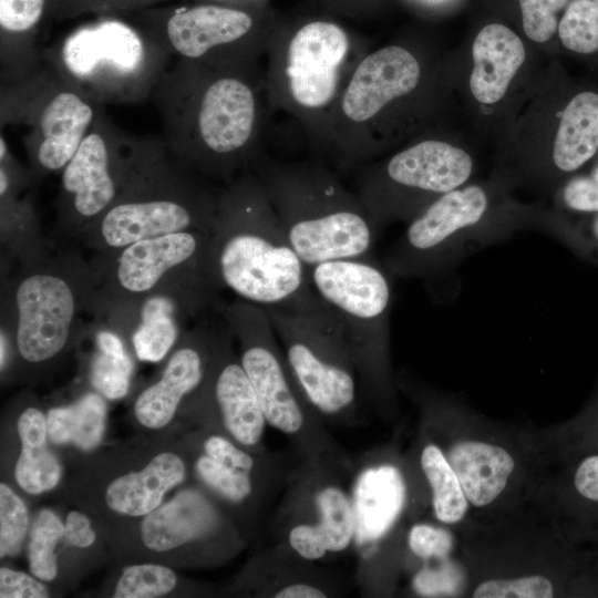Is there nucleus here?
Returning a JSON list of instances; mask_svg holds the SVG:
<instances>
[{
	"label": "nucleus",
	"instance_id": "1",
	"mask_svg": "<svg viewBox=\"0 0 598 598\" xmlns=\"http://www.w3.org/2000/svg\"><path fill=\"white\" fill-rule=\"evenodd\" d=\"M151 101L167 147L202 176L233 182L261 150L271 105L265 66L227 70L175 58Z\"/></svg>",
	"mask_w": 598,
	"mask_h": 598
},
{
	"label": "nucleus",
	"instance_id": "2",
	"mask_svg": "<svg viewBox=\"0 0 598 598\" xmlns=\"http://www.w3.org/2000/svg\"><path fill=\"white\" fill-rule=\"evenodd\" d=\"M207 267L214 279L264 309L329 306L313 289L259 179L244 171L218 194Z\"/></svg>",
	"mask_w": 598,
	"mask_h": 598
},
{
	"label": "nucleus",
	"instance_id": "3",
	"mask_svg": "<svg viewBox=\"0 0 598 598\" xmlns=\"http://www.w3.org/2000/svg\"><path fill=\"white\" fill-rule=\"evenodd\" d=\"M248 169L307 268L371 255L377 228L357 194L323 158L285 161L260 150Z\"/></svg>",
	"mask_w": 598,
	"mask_h": 598
},
{
	"label": "nucleus",
	"instance_id": "4",
	"mask_svg": "<svg viewBox=\"0 0 598 598\" xmlns=\"http://www.w3.org/2000/svg\"><path fill=\"white\" fill-rule=\"evenodd\" d=\"M368 51L362 39L327 19L274 25L270 32L265 56L269 103L296 120L321 158L331 113Z\"/></svg>",
	"mask_w": 598,
	"mask_h": 598
},
{
	"label": "nucleus",
	"instance_id": "5",
	"mask_svg": "<svg viewBox=\"0 0 598 598\" xmlns=\"http://www.w3.org/2000/svg\"><path fill=\"white\" fill-rule=\"evenodd\" d=\"M44 64L100 104H140L173 56L118 14L97 16L41 49Z\"/></svg>",
	"mask_w": 598,
	"mask_h": 598
},
{
	"label": "nucleus",
	"instance_id": "6",
	"mask_svg": "<svg viewBox=\"0 0 598 598\" xmlns=\"http://www.w3.org/2000/svg\"><path fill=\"white\" fill-rule=\"evenodd\" d=\"M422 79L423 66L411 49L388 44L368 51L331 113L323 159L352 171L379 155L392 109L415 94Z\"/></svg>",
	"mask_w": 598,
	"mask_h": 598
},
{
	"label": "nucleus",
	"instance_id": "7",
	"mask_svg": "<svg viewBox=\"0 0 598 598\" xmlns=\"http://www.w3.org/2000/svg\"><path fill=\"white\" fill-rule=\"evenodd\" d=\"M175 59L227 70L261 68L274 28L256 6L217 2L157 4L121 14Z\"/></svg>",
	"mask_w": 598,
	"mask_h": 598
},
{
	"label": "nucleus",
	"instance_id": "8",
	"mask_svg": "<svg viewBox=\"0 0 598 598\" xmlns=\"http://www.w3.org/2000/svg\"><path fill=\"white\" fill-rule=\"evenodd\" d=\"M103 109L47 64L23 79L1 82L0 123L22 126L37 172L64 168Z\"/></svg>",
	"mask_w": 598,
	"mask_h": 598
},
{
	"label": "nucleus",
	"instance_id": "9",
	"mask_svg": "<svg viewBox=\"0 0 598 598\" xmlns=\"http://www.w3.org/2000/svg\"><path fill=\"white\" fill-rule=\"evenodd\" d=\"M472 167L465 151L443 141L423 140L384 163L353 168L354 193L379 228L393 219L412 220L435 199L463 185Z\"/></svg>",
	"mask_w": 598,
	"mask_h": 598
},
{
	"label": "nucleus",
	"instance_id": "10",
	"mask_svg": "<svg viewBox=\"0 0 598 598\" xmlns=\"http://www.w3.org/2000/svg\"><path fill=\"white\" fill-rule=\"evenodd\" d=\"M265 310L306 400L329 415L350 409L355 399L354 361L338 312L330 307L300 312Z\"/></svg>",
	"mask_w": 598,
	"mask_h": 598
},
{
	"label": "nucleus",
	"instance_id": "11",
	"mask_svg": "<svg viewBox=\"0 0 598 598\" xmlns=\"http://www.w3.org/2000/svg\"><path fill=\"white\" fill-rule=\"evenodd\" d=\"M319 297L340 316L354 364L372 386L380 385L389 338L391 285L371 255L308 268Z\"/></svg>",
	"mask_w": 598,
	"mask_h": 598
},
{
	"label": "nucleus",
	"instance_id": "12",
	"mask_svg": "<svg viewBox=\"0 0 598 598\" xmlns=\"http://www.w3.org/2000/svg\"><path fill=\"white\" fill-rule=\"evenodd\" d=\"M140 136L117 127L102 109L62 169V203L79 218L103 215L121 195Z\"/></svg>",
	"mask_w": 598,
	"mask_h": 598
},
{
	"label": "nucleus",
	"instance_id": "13",
	"mask_svg": "<svg viewBox=\"0 0 598 598\" xmlns=\"http://www.w3.org/2000/svg\"><path fill=\"white\" fill-rule=\"evenodd\" d=\"M488 207L485 190L477 185L451 190L410 220L388 255L389 271L401 277L436 272L457 246L468 240Z\"/></svg>",
	"mask_w": 598,
	"mask_h": 598
},
{
	"label": "nucleus",
	"instance_id": "14",
	"mask_svg": "<svg viewBox=\"0 0 598 598\" xmlns=\"http://www.w3.org/2000/svg\"><path fill=\"white\" fill-rule=\"evenodd\" d=\"M228 320L243 342L241 365L260 402L268 424L286 433H298L305 423L302 394L276 341L266 312L247 301L228 310Z\"/></svg>",
	"mask_w": 598,
	"mask_h": 598
},
{
	"label": "nucleus",
	"instance_id": "15",
	"mask_svg": "<svg viewBox=\"0 0 598 598\" xmlns=\"http://www.w3.org/2000/svg\"><path fill=\"white\" fill-rule=\"evenodd\" d=\"M17 346L23 359L40 362L64 347L74 318L73 292L60 277L35 274L23 279L16 293Z\"/></svg>",
	"mask_w": 598,
	"mask_h": 598
},
{
	"label": "nucleus",
	"instance_id": "16",
	"mask_svg": "<svg viewBox=\"0 0 598 598\" xmlns=\"http://www.w3.org/2000/svg\"><path fill=\"white\" fill-rule=\"evenodd\" d=\"M205 235L184 230L125 247L118 260V282L131 292H145L171 268L195 259L207 260L210 241Z\"/></svg>",
	"mask_w": 598,
	"mask_h": 598
},
{
	"label": "nucleus",
	"instance_id": "17",
	"mask_svg": "<svg viewBox=\"0 0 598 598\" xmlns=\"http://www.w3.org/2000/svg\"><path fill=\"white\" fill-rule=\"evenodd\" d=\"M405 501V484L392 465L365 468L352 491L354 538L358 545L383 537L398 519Z\"/></svg>",
	"mask_w": 598,
	"mask_h": 598
},
{
	"label": "nucleus",
	"instance_id": "18",
	"mask_svg": "<svg viewBox=\"0 0 598 598\" xmlns=\"http://www.w3.org/2000/svg\"><path fill=\"white\" fill-rule=\"evenodd\" d=\"M50 0H0L1 82L23 79L43 64L37 37Z\"/></svg>",
	"mask_w": 598,
	"mask_h": 598
},
{
	"label": "nucleus",
	"instance_id": "19",
	"mask_svg": "<svg viewBox=\"0 0 598 598\" xmlns=\"http://www.w3.org/2000/svg\"><path fill=\"white\" fill-rule=\"evenodd\" d=\"M472 54L470 89L474 97L484 104L497 102L525 60L522 40L507 27L491 23L476 35Z\"/></svg>",
	"mask_w": 598,
	"mask_h": 598
},
{
	"label": "nucleus",
	"instance_id": "20",
	"mask_svg": "<svg viewBox=\"0 0 598 598\" xmlns=\"http://www.w3.org/2000/svg\"><path fill=\"white\" fill-rule=\"evenodd\" d=\"M447 461L466 499L476 507L491 504L504 491L515 465L507 451L478 441L455 444Z\"/></svg>",
	"mask_w": 598,
	"mask_h": 598
},
{
	"label": "nucleus",
	"instance_id": "21",
	"mask_svg": "<svg viewBox=\"0 0 598 598\" xmlns=\"http://www.w3.org/2000/svg\"><path fill=\"white\" fill-rule=\"evenodd\" d=\"M319 524H301L289 533L291 548L305 559L316 560L328 551L344 550L354 537L351 499L337 486H327L317 494Z\"/></svg>",
	"mask_w": 598,
	"mask_h": 598
},
{
	"label": "nucleus",
	"instance_id": "22",
	"mask_svg": "<svg viewBox=\"0 0 598 598\" xmlns=\"http://www.w3.org/2000/svg\"><path fill=\"white\" fill-rule=\"evenodd\" d=\"M185 475L183 461L173 453L155 456L141 472L113 481L106 491V504L124 515L141 516L155 509L164 494Z\"/></svg>",
	"mask_w": 598,
	"mask_h": 598
},
{
	"label": "nucleus",
	"instance_id": "23",
	"mask_svg": "<svg viewBox=\"0 0 598 598\" xmlns=\"http://www.w3.org/2000/svg\"><path fill=\"white\" fill-rule=\"evenodd\" d=\"M213 520L214 513L207 502L194 491H184L146 514L142 538L150 549L164 551L206 533Z\"/></svg>",
	"mask_w": 598,
	"mask_h": 598
},
{
	"label": "nucleus",
	"instance_id": "24",
	"mask_svg": "<svg viewBox=\"0 0 598 598\" xmlns=\"http://www.w3.org/2000/svg\"><path fill=\"white\" fill-rule=\"evenodd\" d=\"M202 379L203 360L199 352L192 347L176 351L162 379L138 396L135 415L140 423L151 429L166 425L181 399L194 390Z\"/></svg>",
	"mask_w": 598,
	"mask_h": 598
},
{
	"label": "nucleus",
	"instance_id": "25",
	"mask_svg": "<svg viewBox=\"0 0 598 598\" xmlns=\"http://www.w3.org/2000/svg\"><path fill=\"white\" fill-rule=\"evenodd\" d=\"M215 394L224 423L244 445H255L266 426L260 402L241 363H226L216 379Z\"/></svg>",
	"mask_w": 598,
	"mask_h": 598
},
{
	"label": "nucleus",
	"instance_id": "26",
	"mask_svg": "<svg viewBox=\"0 0 598 598\" xmlns=\"http://www.w3.org/2000/svg\"><path fill=\"white\" fill-rule=\"evenodd\" d=\"M598 151V94L581 92L565 107L556 133L553 159L561 172L571 173Z\"/></svg>",
	"mask_w": 598,
	"mask_h": 598
},
{
	"label": "nucleus",
	"instance_id": "27",
	"mask_svg": "<svg viewBox=\"0 0 598 598\" xmlns=\"http://www.w3.org/2000/svg\"><path fill=\"white\" fill-rule=\"evenodd\" d=\"M21 453L16 464V480L29 494L53 488L60 481L61 466L47 446V419L34 409H27L18 422Z\"/></svg>",
	"mask_w": 598,
	"mask_h": 598
},
{
	"label": "nucleus",
	"instance_id": "28",
	"mask_svg": "<svg viewBox=\"0 0 598 598\" xmlns=\"http://www.w3.org/2000/svg\"><path fill=\"white\" fill-rule=\"evenodd\" d=\"M106 406L97 394H87L66 408H54L48 412L47 429L54 444H69L89 451L101 441Z\"/></svg>",
	"mask_w": 598,
	"mask_h": 598
},
{
	"label": "nucleus",
	"instance_id": "29",
	"mask_svg": "<svg viewBox=\"0 0 598 598\" xmlns=\"http://www.w3.org/2000/svg\"><path fill=\"white\" fill-rule=\"evenodd\" d=\"M421 466L431 485L437 519L456 523L467 509V499L460 481L441 450L430 444L421 454Z\"/></svg>",
	"mask_w": 598,
	"mask_h": 598
},
{
	"label": "nucleus",
	"instance_id": "30",
	"mask_svg": "<svg viewBox=\"0 0 598 598\" xmlns=\"http://www.w3.org/2000/svg\"><path fill=\"white\" fill-rule=\"evenodd\" d=\"M172 312L173 306L166 298H152L145 303L142 323L133 337L140 360L157 362L168 352L177 337Z\"/></svg>",
	"mask_w": 598,
	"mask_h": 598
},
{
	"label": "nucleus",
	"instance_id": "31",
	"mask_svg": "<svg viewBox=\"0 0 598 598\" xmlns=\"http://www.w3.org/2000/svg\"><path fill=\"white\" fill-rule=\"evenodd\" d=\"M558 35L570 51L589 54L598 50V0H571L558 23Z\"/></svg>",
	"mask_w": 598,
	"mask_h": 598
},
{
	"label": "nucleus",
	"instance_id": "32",
	"mask_svg": "<svg viewBox=\"0 0 598 598\" xmlns=\"http://www.w3.org/2000/svg\"><path fill=\"white\" fill-rule=\"evenodd\" d=\"M64 535V526L51 511H41L32 526L29 544V565L38 578L50 581L56 575L54 547Z\"/></svg>",
	"mask_w": 598,
	"mask_h": 598
},
{
	"label": "nucleus",
	"instance_id": "33",
	"mask_svg": "<svg viewBox=\"0 0 598 598\" xmlns=\"http://www.w3.org/2000/svg\"><path fill=\"white\" fill-rule=\"evenodd\" d=\"M176 584L173 570L159 565L128 567L121 576L115 598H152L169 592Z\"/></svg>",
	"mask_w": 598,
	"mask_h": 598
},
{
	"label": "nucleus",
	"instance_id": "34",
	"mask_svg": "<svg viewBox=\"0 0 598 598\" xmlns=\"http://www.w3.org/2000/svg\"><path fill=\"white\" fill-rule=\"evenodd\" d=\"M164 0H50L49 18L70 20L85 14H126L161 4Z\"/></svg>",
	"mask_w": 598,
	"mask_h": 598
},
{
	"label": "nucleus",
	"instance_id": "35",
	"mask_svg": "<svg viewBox=\"0 0 598 598\" xmlns=\"http://www.w3.org/2000/svg\"><path fill=\"white\" fill-rule=\"evenodd\" d=\"M28 527L22 501L4 484L0 485V556L16 555Z\"/></svg>",
	"mask_w": 598,
	"mask_h": 598
},
{
	"label": "nucleus",
	"instance_id": "36",
	"mask_svg": "<svg viewBox=\"0 0 598 598\" xmlns=\"http://www.w3.org/2000/svg\"><path fill=\"white\" fill-rule=\"evenodd\" d=\"M133 364L127 354L97 352L92 367V383L104 396L120 399L128 389Z\"/></svg>",
	"mask_w": 598,
	"mask_h": 598
},
{
	"label": "nucleus",
	"instance_id": "37",
	"mask_svg": "<svg viewBox=\"0 0 598 598\" xmlns=\"http://www.w3.org/2000/svg\"><path fill=\"white\" fill-rule=\"evenodd\" d=\"M196 470L204 482L233 502L243 501L251 492L248 473L230 468L208 455L197 461Z\"/></svg>",
	"mask_w": 598,
	"mask_h": 598
},
{
	"label": "nucleus",
	"instance_id": "38",
	"mask_svg": "<svg viewBox=\"0 0 598 598\" xmlns=\"http://www.w3.org/2000/svg\"><path fill=\"white\" fill-rule=\"evenodd\" d=\"M553 595L551 582L543 576L487 580L473 592L476 598H550Z\"/></svg>",
	"mask_w": 598,
	"mask_h": 598
},
{
	"label": "nucleus",
	"instance_id": "39",
	"mask_svg": "<svg viewBox=\"0 0 598 598\" xmlns=\"http://www.w3.org/2000/svg\"><path fill=\"white\" fill-rule=\"evenodd\" d=\"M569 0H519L523 28L535 42L549 40L557 29L556 14Z\"/></svg>",
	"mask_w": 598,
	"mask_h": 598
},
{
	"label": "nucleus",
	"instance_id": "40",
	"mask_svg": "<svg viewBox=\"0 0 598 598\" xmlns=\"http://www.w3.org/2000/svg\"><path fill=\"white\" fill-rule=\"evenodd\" d=\"M453 539L448 532L434 526L419 524L411 528L409 546L423 558L445 557L452 549Z\"/></svg>",
	"mask_w": 598,
	"mask_h": 598
},
{
	"label": "nucleus",
	"instance_id": "41",
	"mask_svg": "<svg viewBox=\"0 0 598 598\" xmlns=\"http://www.w3.org/2000/svg\"><path fill=\"white\" fill-rule=\"evenodd\" d=\"M567 208L576 213H598V176H575L563 189Z\"/></svg>",
	"mask_w": 598,
	"mask_h": 598
},
{
	"label": "nucleus",
	"instance_id": "42",
	"mask_svg": "<svg viewBox=\"0 0 598 598\" xmlns=\"http://www.w3.org/2000/svg\"><path fill=\"white\" fill-rule=\"evenodd\" d=\"M461 576L452 565L437 569L425 568L414 578L415 590L423 596H445L457 591Z\"/></svg>",
	"mask_w": 598,
	"mask_h": 598
},
{
	"label": "nucleus",
	"instance_id": "43",
	"mask_svg": "<svg viewBox=\"0 0 598 598\" xmlns=\"http://www.w3.org/2000/svg\"><path fill=\"white\" fill-rule=\"evenodd\" d=\"M1 598H47L49 591L44 585L24 573L0 568Z\"/></svg>",
	"mask_w": 598,
	"mask_h": 598
},
{
	"label": "nucleus",
	"instance_id": "44",
	"mask_svg": "<svg viewBox=\"0 0 598 598\" xmlns=\"http://www.w3.org/2000/svg\"><path fill=\"white\" fill-rule=\"evenodd\" d=\"M206 455L219 463L245 473L251 471L254 460L221 436H210L205 443Z\"/></svg>",
	"mask_w": 598,
	"mask_h": 598
},
{
	"label": "nucleus",
	"instance_id": "45",
	"mask_svg": "<svg viewBox=\"0 0 598 598\" xmlns=\"http://www.w3.org/2000/svg\"><path fill=\"white\" fill-rule=\"evenodd\" d=\"M574 482L582 497L598 502V455L582 460L576 470Z\"/></svg>",
	"mask_w": 598,
	"mask_h": 598
},
{
	"label": "nucleus",
	"instance_id": "46",
	"mask_svg": "<svg viewBox=\"0 0 598 598\" xmlns=\"http://www.w3.org/2000/svg\"><path fill=\"white\" fill-rule=\"evenodd\" d=\"M64 538L68 544L76 547H87L95 540V533L90 520L80 512H71L64 525Z\"/></svg>",
	"mask_w": 598,
	"mask_h": 598
},
{
	"label": "nucleus",
	"instance_id": "47",
	"mask_svg": "<svg viewBox=\"0 0 598 598\" xmlns=\"http://www.w3.org/2000/svg\"><path fill=\"white\" fill-rule=\"evenodd\" d=\"M327 595L318 587L308 584H292L278 590L276 598H323Z\"/></svg>",
	"mask_w": 598,
	"mask_h": 598
},
{
	"label": "nucleus",
	"instance_id": "48",
	"mask_svg": "<svg viewBox=\"0 0 598 598\" xmlns=\"http://www.w3.org/2000/svg\"><path fill=\"white\" fill-rule=\"evenodd\" d=\"M96 342L100 351L116 355L126 354L122 341L116 334L112 332H100L96 336Z\"/></svg>",
	"mask_w": 598,
	"mask_h": 598
},
{
	"label": "nucleus",
	"instance_id": "49",
	"mask_svg": "<svg viewBox=\"0 0 598 598\" xmlns=\"http://www.w3.org/2000/svg\"><path fill=\"white\" fill-rule=\"evenodd\" d=\"M592 215L588 227V235H578V237L580 238V245L590 246L598 251V213Z\"/></svg>",
	"mask_w": 598,
	"mask_h": 598
},
{
	"label": "nucleus",
	"instance_id": "50",
	"mask_svg": "<svg viewBox=\"0 0 598 598\" xmlns=\"http://www.w3.org/2000/svg\"><path fill=\"white\" fill-rule=\"evenodd\" d=\"M203 2H217V3H227L235 6H256L255 0H200Z\"/></svg>",
	"mask_w": 598,
	"mask_h": 598
},
{
	"label": "nucleus",
	"instance_id": "51",
	"mask_svg": "<svg viewBox=\"0 0 598 598\" xmlns=\"http://www.w3.org/2000/svg\"><path fill=\"white\" fill-rule=\"evenodd\" d=\"M1 352H0V364L1 368L3 367L4 359H6V340L4 336L1 333V343H0Z\"/></svg>",
	"mask_w": 598,
	"mask_h": 598
},
{
	"label": "nucleus",
	"instance_id": "52",
	"mask_svg": "<svg viewBox=\"0 0 598 598\" xmlns=\"http://www.w3.org/2000/svg\"><path fill=\"white\" fill-rule=\"evenodd\" d=\"M422 2H425V3H430V4H435V3H440L444 0H421Z\"/></svg>",
	"mask_w": 598,
	"mask_h": 598
}]
</instances>
